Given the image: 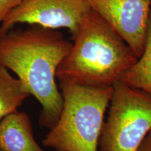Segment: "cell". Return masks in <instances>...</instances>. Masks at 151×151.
<instances>
[{"instance_id": "30bf717a", "label": "cell", "mask_w": 151, "mask_h": 151, "mask_svg": "<svg viewBox=\"0 0 151 151\" xmlns=\"http://www.w3.org/2000/svg\"><path fill=\"white\" fill-rule=\"evenodd\" d=\"M22 0H0V22H2L13 9L16 8Z\"/></svg>"}, {"instance_id": "8fae6325", "label": "cell", "mask_w": 151, "mask_h": 151, "mask_svg": "<svg viewBox=\"0 0 151 151\" xmlns=\"http://www.w3.org/2000/svg\"><path fill=\"white\" fill-rule=\"evenodd\" d=\"M139 151H151V130L143 139Z\"/></svg>"}, {"instance_id": "8992f818", "label": "cell", "mask_w": 151, "mask_h": 151, "mask_svg": "<svg viewBox=\"0 0 151 151\" xmlns=\"http://www.w3.org/2000/svg\"><path fill=\"white\" fill-rule=\"evenodd\" d=\"M90 9L102 18L132 49L142 54L148 29L151 0H86Z\"/></svg>"}, {"instance_id": "ba28073f", "label": "cell", "mask_w": 151, "mask_h": 151, "mask_svg": "<svg viewBox=\"0 0 151 151\" xmlns=\"http://www.w3.org/2000/svg\"><path fill=\"white\" fill-rule=\"evenodd\" d=\"M30 96L18 78L0 64V121L18 109Z\"/></svg>"}, {"instance_id": "52a82bcc", "label": "cell", "mask_w": 151, "mask_h": 151, "mask_svg": "<svg viewBox=\"0 0 151 151\" xmlns=\"http://www.w3.org/2000/svg\"><path fill=\"white\" fill-rule=\"evenodd\" d=\"M0 151H45L36 141L25 112L18 111L0 121Z\"/></svg>"}, {"instance_id": "5b68a950", "label": "cell", "mask_w": 151, "mask_h": 151, "mask_svg": "<svg viewBox=\"0 0 151 151\" xmlns=\"http://www.w3.org/2000/svg\"><path fill=\"white\" fill-rule=\"evenodd\" d=\"M90 11L86 0H22L1 22L0 35L19 24H28L52 29L65 28L73 36Z\"/></svg>"}, {"instance_id": "277c9868", "label": "cell", "mask_w": 151, "mask_h": 151, "mask_svg": "<svg viewBox=\"0 0 151 151\" xmlns=\"http://www.w3.org/2000/svg\"><path fill=\"white\" fill-rule=\"evenodd\" d=\"M99 151H139L151 130V94L118 81L113 85Z\"/></svg>"}, {"instance_id": "3957f363", "label": "cell", "mask_w": 151, "mask_h": 151, "mask_svg": "<svg viewBox=\"0 0 151 151\" xmlns=\"http://www.w3.org/2000/svg\"><path fill=\"white\" fill-rule=\"evenodd\" d=\"M63 105L42 143L55 151H99V141L113 87L99 88L60 79Z\"/></svg>"}, {"instance_id": "7a4b0ae2", "label": "cell", "mask_w": 151, "mask_h": 151, "mask_svg": "<svg viewBox=\"0 0 151 151\" xmlns=\"http://www.w3.org/2000/svg\"><path fill=\"white\" fill-rule=\"evenodd\" d=\"M72 39L70 50L57 69L58 80L92 88H110L138 60L121 37L91 9Z\"/></svg>"}, {"instance_id": "6da1fadb", "label": "cell", "mask_w": 151, "mask_h": 151, "mask_svg": "<svg viewBox=\"0 0 151 151\" xmlns=\"http://www.w3.org/2000/svg\"><path fill=\"white\" fill-rule=\"evenodd\" d=\"M71 44L57 29L37 24L0 35V64L13 71L39 101V124L49 129L58 121L63 105L56 71Z\"/></svg>"}, {"instance_id": "9c48e42d", "label": "cell", "mask_w": 151, "mask_h": 151, "mask_svg": "<svg viewBox=\"0 0 151 151\" xmlns=\"http://www.w3.org/2000/svg\"><path fill=\"white\" fill-rule=\"evenodd\" d=\"M119 81L151 94V9L143 51L134 65L122 73Z\"/></svg>"}]
</instances>
